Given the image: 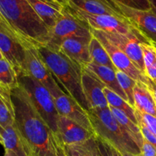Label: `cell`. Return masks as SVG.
<instances>
[{
    "mask_svg": "<svg viewBox=\"0 0 156 156\" xmlns=\"http://www.w3.org/2000/svg\"><path fill=\"white\" fill-rule=\"evenodd\" d=\"M15 127L27 156H57L55 136L21 86L12 90Z\"/></svg>",
    "mask_w": 156,
    "mask_h": 156,
    "instance_id": "obj_1",
    "label": "cell"
},
{
    "mask_svg": "<svg viewBox=\"0 0 156 156\" xmlns=\"http://www.w3.org/2000/svg\"><path fill=\"white\" fill-rule=\"evenodd\" d=\"M0 15L24 48H40L50 41V30L27 0H0Z\"/></svg>",
    "mask_w": 156,
    "mask_h": 156,
    "instance_id": "obj_2",
    "label": "cell"
},
{
    "mask_svg": "<svg viewBox=\"0 0 156 156\" xmlns=\"http://www.w3.org/2000/svg\"><path fill=\"white\" fill-rule=\"evenodd\" d=\"M37 50L62 91L73 97L85 111H89V105L82 90V70L60 52L47 46Z\"/></svg>",
    "mask_w": 156,
    "mask_h": 156,
    "instance_id": "obj_3",
    "label": "cell"
},
{
    "mask_svg": "<svg viewBox=\"0 0 156 156\" xmlns=\"http://www.w3.org/2000/svg\"><path fill=\"white\" fill-rule=\"evenodd\" d=\"M86 112L97 136L108 142L122 154H141V149L116 120L109 107Z\"/></svg>",
    "mask_w": 156,
    "mask_h": 156,
    "instance_id": "obj_4",
    "label": "cell"
},
{
    "mask_svg": "<svg viewBox=\"0 0 156 156\" xmlns=\"http://www.w3.org/2000/svg\"><path fill=\"white\" fill-rule=\"evenodd\" d=\"M18 82L56 137L58 133V121L60 115L56 109L51 93L45 86L29 75L18 76Z\"/></svg>",
    "mask_w": 156,
    "mask_h": 156,
    "instance_id": "obj_5",
    "label": "cell"
},
{
    "mask_svg": "<svg viewBox=\"0 0 156 156\" xmlns=\"http://www.w3.org/2000/svg\"><path fill=\"white\" fill-rule=\"evenodd\" d=\"M92 37L90 26L76 16L69 5H66L63 7L62 17L50 30V41L47 46L57 50L66 39L79 37L91 40Z\"/></svg>",
    "mask_w": 156,
    "mask_h": 156,
    "instance_id": "obj_6",
    "label": "cell"
},
{
    "mask_svg": "<svg viewBox=\"0 0 156 156\" xmlns=\"http://www.w3.org/2000/svg\"><path fill=\"white\" fill-rule=\"evenodd\" d=\"M102 32L114 45L122 50L131 59L134 65L145 74V65L140 44L150 42L135 27L130 33L126 34Z\"/></svg>",
    "mask_w": 156,
    "mask_h": 156,
    "instance_id": "obj_7",
    "label": "cell"
},
{
    "mask_svg": "<svg viewBox=\"0 0 156 156\" xmlns=\"http://www.w3.org/2000/svg\"><path fill=\"white\" fill-rule=\"evenodd\" d=\"M0 50L18 76L26 74V49L15 37L0 15Z\"/></svg>",
    "mask_w": 156,
    "mask_h": 156,
    "instance_id": "obj_8",
    "label": "cell"
},
{
    "mask_svg": "<svg viewBox=\"0 0 156 156\" xmlns=\"http://www.w3.org/2000/svg\"><path fill=\"white\" fill-rule=\"evenodd\" d=\"M114 9L129 20L150 43H156V15L152 11H143L108 0Z\"/></svg>",
    "mask_w": 156,
    "mask_h": 156,
    "instance_id": "obj_9",
    "label": "cell"
},
{
    "mask_svg": "<svg viewBox=\"0 0 156 156\" xmlns=\"http://www.w3.org/2000/svg\"><path fill=\"white\" fill-rule=\"evenodd\" d=\"M69 5V4H68ZM73 13L83 20L91 29L102 30L105 32L118 34H129L134 27L126 18L109 15H93L69 5Z\"/></svg>",
    "mask_w": 156,
    "mask_h": 156,
    "instance_id": "obj_10",
    "label": "cell"
},
{
    "mask_svg": "<svg viewBox=\"0 0 156 156\" xmlns=\"http://www.w3.org/2000/svg\"><path fill=\"white\" fill-rule=\"evenodd\" d=\"M91 30L93 36L98 38L104 46V47L106 49L117 70L123 72L136 82H143L145 85H148L149 82V78L134 65L131 59L122 50L114 45L105 36L101 30H94L91 28Z\"/></svg>",
    "mask_w": 156,
    "mask_h": 156,
    "instance_id": "obj_11",
    "label": "cell"
},
{
    "mask_svg": "<svg viewBox=\"0 0 156 156\" xmlns=\"http://www.w3.org/2000/svg\"><path fill=\"white\" fill-rule=\"evenodd\" d=\"M29 75L45 86L55 97L63 92L47 64L41 58L37 48L26 50V74Z\"/></svg>",
    "mask_w": 156,
    "mask_h": 156,
    "instance_id": "obj_12",
    "label": "cell"
},
{
    "mask_svg": "<svg viewBox=\"0 0 156 156\" xmlns=\"http://www.w3.org/2000/svg\"><path fill=\"white\" fill-rule=\"evenodd\" d=\"M90 41L86 38H68L61 43L56 51L60 52L83 71L92 62L89 52Z\"/></svg>",
    "mask_w": 156,
    "mask_h": 156,
    "instance_id": "obj_13",
    "label": "cell"
},
{
    "mask_svg": "<svg viewBox=\"0 0 156 156\" xmlns=\"http://www.w3.org/2000/svg\"><path fill=\"white\" fill-rule=\"evenodd\" d=\"M95 136L94 132L88 130L67 117L60 116L58 121V133L55 140L56 144L60 146H69L86 141Z\"/></svg>",
    "mask_w": 156,
    "mask_h": 156,
    "instance_id": "obj_14",
    "label": "cell"
},
{
    "mask_svg": "<svg viewBox=\"0 0 156 156\" xmlns=\"http://www.w3.org/2000/svg\"><path fill=\"white\" fill-rule=\"evenodd\" d=\"M54 101L59 115L67 117L88 130L94 132L86 111L73 97L62 92L54 98Z\"/></svg>",
    "mask_w": 156,
    "mask_h": 156,
    "instance_id": "obj_15",
    "label": "cell"
},
{
    "mask_svg": "<svg viewBox=\"0 0 156 156\" xmlns=\"http://www.w3.org/2000/svg\"><path fill=\"white\" fill-rule=\"evenodd\" d=\"M82 85L90 110L103 109L109 107L104 92L105 85L92 72L87 69L82 71Z\"/></svg>",
    "mask_w": 156,
    "mask_h": 156,
    "instance_id": "obj_16",
    "label": "cell"
},
{
    "mask_svg": "<svg viewBox=\"0 0 156 156\" xmlns=\"http://www.w3.org/2000/svg\"><path fill=\"white\" fill-rule=\"evenodd\" d=\"M39 18L51 30L62 15L64 6L47 0H27Z\"/></svg>",
    "mask_w": 156,
    "mask_h": 156,
    "instance_id": "obj_17",
    "label": "cell"
},
{
    "mask_svg": "<svg viewBox=\"0 0 156 156\" xmlns=\"http://www.w3.org/2000/svg\"><path fill=\"white\" fill-rule=\"evenodd\" d=\"M86 69L92 72L100 79L101 82L105 85L106 88H109L110 90L114 91V93L118 94L120 97L128 102L127 97L117 80L115 70L108 66L98 65L93 62H91Z\"/></svg>",
    "mask_w": 156,
    "mask_h": 156,
    "instance_id": "obj_18",
    "label": "cell"
},
{
    "mask_svg": "<svg viewBox=\"0 0 156 156\" xmlns=\"http://www.w3.org/2000/svg\"><path fill=\"white\" fill-rule=\"evenodd\" d=\"M133 97L136 110L156 117V102L147 85L137 82L134 88Z\"/></svg>",
    "mask_w": 156,
    "mask_h": 156,
    "instance_id": "obj_19",
    "label": "cell"
},
{
    "mask_svg": "<svg viewBox=\"0 0 156 156\" xmlns=\"http://www.w3.org/2000/svg\"><path fill=\"white\" fill-rule=\"evenodd\" d=\"M69 5L93 15H109L125 18L112 7L108 0H69Z\"/></svg>",
    "mask_w": 156,
    "mask_h": 156,
    "instance_id": "obj_20",
    "label": "cell"
},
{
    "mask_svg": "<svg viewBox=\"0 0 156 156\" xmlns=\"http://www.w3.org/2000/svg\"><path fill=\"white\" fill-rule=\"evenodd\" d=\"M0 137L5 150L12 151L18 156H27L21 136L15 124L5 128L0 126Z\"/></svg>",
    "mask_w": 156,
    "mask_h": 156,
    "instance_id": "obj_21",
    "label": "cell"
},
{
    "mask_svg": "<svg viewBox=\"0 0 156 156\" xmlns=\"http://www.w3.org/2000/svg\"><path fill=\"white\" fill-rule=\"evenodd\" d=\"M15 123L12 91L0 85V126L7 127Z\"/></svg>",
    "mask_w": 156,
    "mask_h": 156,
    "instance_id": "obj_22",
    "label": "cell"
},
{
    "mask_svg": "<svg viewBox=\"0 0 156 156\" xmlns=\"http://www.w3.org/2000/svg\"><path fill=\"white\" fill-rule=\"evenodd\" d=\"M96 137L93 136L82 143L62 146L67 156H101Z\"/></svg>",
    "mask_w": 156,
    "mask_h": 156,
    "instance_id": "obj_23",
    "label": "cell"
},
{
    "mask_svg": "<svg viewBox=\"0 0 156 156\" xmlns=\"http://www.w3.org/2000/svg\"><path fill=\"white\" fill-rule=\"evenodd\" d=\"M109 108L111 112H112L113 115L116 118V120L118 121V123L121 125L122 127L127 132V133L130 136L131 138L135 141V143L141 149L144 139H143L141 130H140L138 125L133 123L120 110L117 109L115 108H113L111 106H109Z\"/></svg>",
    "mask_w": 156,
    "mask_h": 156,
    "instance_id": "obj_24",
    "label": "cell"
},
{
    "mask_svg": "<svg viewBox=\"0 0 156 156\" xmlns=\"http://www.w3.org/2000/svg\"><path fill=\"white\" fill-rule=\"evenodd\" d=\"M89 52L91 61L93 62L98 64V65L108 66L117 71V69L113 64L106 49L104 47L99 40L94 36H93L90 41Z\"/></svg>",
    "mask_w": 156,
    "mask_h": 156,
    "instance_id": "obj_25",
    "label": "cell"
},
{
    "mask_svg": "<svg viewBox=\"0 0 156 156\" xmlns=\"http://www.w3.org/2000/svg\"><path fill=\"white\" fill-rule=\"evenodd\" d=\"M104 92H105V97H106L109 106L120 110L133 123L138 125V121H137L136 117V110L133 107L131 106L127 101L120 97L118 94H117L106 87L104 88Z\"/></svg>",
    "mask_w": 156,
    "mask_h": 156,
    "instance_id": "obj_26",
    "label": "cell"
},
{
    "mask_svg": "<svg viewBox=\"0 0 156 156\" xmlns=\"http://www.w3.org/2000/svg\"><path fill=\"white\" fill-rule=\"evenodd\" d=\"M0 85L10 91L19 85L16 71L5 59L0 60Z\"/></svg>",
    "mask_w": 156,
    "mask_h": 156,
    "instance_id": "obj_27",
    "label": "cell"
},
{
    "mask_svg": "<svg viewBox=\"0 0 156 156\" xmlns=\"http://www.w3.org/2000/svg\"><path fill=\"white\" fill-rule=\"evenodd\" d=\"M116 75H117V80H118L120 87L127 97L128 103L134 108L133 91L137 82L133 79L131 77H129V76H127L126 73L120 71V70L116 71Z\"/></svg>",
    "mask_w": 156,
    "mask_h": 156,
    "instance_id": "obj_28",
    "label": "cell"
},
{
    "mask_svg": "<svg viewBox=\"0 0 156 156\" xmlns=\"http://www.w3.org/2000/svg\"><path fill=\"white\" fill-rule=\"evenodd\" d=\"M143 52V61H144L145 70L150 66L156 60V50L151 43H141L140 44Z\"/></svg>",
    "mask_w": 156,
    "mask_h": 156,
    "instance_id": "obj_29",
    "label": "cell"
},
{
    "mask_svg": "<svg viewBox=\"0 0 156 156\" xmlns=\"http://www.w3.org/2000/svg\"><path fill=\"white\" fill-rule=\"evenodd\" d=\"M96 140L101 156H123L118 149L101 137L97 136Z\"/></svg>",
    "mask_w": 156,
    "mask_h": 156,
    "instance_id": "obj_30",
    "label": "cell"
},
{
    "mask_svg": "<svg viewBox=\"0 0 156 156\" xmlns=\"http://www.w3.org/2000/svg\"><path fill=\"white\" fill-rule=\"evenodd\" d=\"M136 117L137 121H138V126L140 127V130H141L143 139H145L146 141L149 142V143H151L152 146H154L156 148V136L146 126V123L143 122L140 114H139L138 111H136Z\"/></svg>",
    "mask_w": 156,
    "mask_h": 156,
    "instance_id": "obj_31",
    "label": "cell"
},
{
    "mask_svg": "<svg viewBox=\"0 0 156 156\" xmlns=\"http://www.w3.org/2000/svg\"><path fill=\"white\" fill-rule=\"evenodd\" d=\"M116 2L128 6L133 9L143 11H150L151 7L149 0H113Z\"/></svg>",
    "mask_w": 156,
    "mask_h": 156,
    "instance_id": "obj_32",
    "label": "cell"
},
{
    "mask_svg": "<svg viewBox=\"0 0 156 156\" xmlns=\"http://www.w3.org/2000/svg\"><path fill=\"white\" fill-rule=\"evenodd\" d=\"M138 112L140 114V117H141L142 120H143V122L146 123V126L156 136V117H154V116L150 115V114H143V113L140 112V111H138Z\"/></svg>",
    "mask_w": 156,
    "mask_h": 156,
    "instance_id": "obj_33",
    "label": "cell"
},
{
    "mask_svg": "<svg viewBox=\"0 0 156 156\" xmlns=\"http://www.w3.org/2000/svg\"><path fill=\"white\" fill-rule=\"evenodd\" d=\"M141 154L143 156H156V148L144 139L141 148Z\"/></svg>",
    "mask_w": 156,
    "mask_h": 156,
    "instance_id": "obj_34",
    "label": "cell"
},
{
    "mask_svg": "<svg viewBox=\"0 0 156 156\" xmlns=\"http://www.w3.org/2000/svg\"><path fill=\"white\" fill-rule=\"evenodd\" d=\"M145 74L152 82L156 83V60L152 65H151L150 66L146 69V70H145Z\"/></svg>",
    "mask_w": 156,
    "mask_h": 156,
    "instance_id": "obj_35",
    "label": "cell"
},
{
    "mask_svg": "<svg viewBox=\"0 0 156 156\" xmlns=\"http://www.w3.org/2000/svg\"><path fill=\"white\" fill-rule=\"evenodd\" d=\"M147 87L149 88V91H151V93H152V96H153L154 99H155L156 102V83H155L154 82H152V81L149 79V84H148Z\"/></svg>",
    "mask_w": 156,
    "mask_h": 156,
    "instance_id": "obj_36",
    "label": "cell"
},
{
    "mask_svg": "<svg viewBox=\"0 0 156 156\" xmlns=\"http://www.w3.org/2000/svg\"><path fill=\"white\" fill-rule=\"evenodd\" d=\"M56 154L57 156H67L63 148L58 144H56Z\"/></svg>",
    "mask_w": 156,
    "mask_h": 156,
    "instance_id": "obj_37",
    "label": "cell"
},
{
    "mask_svg": "<svg viewBox=\"0 0 156 156\" xmlns=\"http://www.w3.org/2000/svg\"><path fill=\"white\" fill-rule=\"evenodd\" d=\"M47 1L53 3H56V4H59L62 6H65L69 4V0H47Z\"/></svg>",
    "mask_w": 156,
    "mask_h": 156,
    "instance_id": "obj_38",
    "label": "cell"
},
{
    "mask_svg": "<svg viewBox=\"0 0 156 156\" xmlns=\"http://www.w3.org/2000/svg\"><path fill=\"white\" fill-rule=\"evenodd\" d=\"M149 2L150 4L151 11L156 15V0H149Z\"/></svg>",
    "mask_w": 156,
    "mask_h": 156,
    "instance_id": "obj_39",
    "label": "cell"
},
{
    "mask_svg": "<svg viewBox=\"0 0 156 156\" xmlns=\"http://www.w3.org/2000/svg\"><path fill=\"white\" fill-rule=\"evenodd\" d=\"M4 156H18V155H17L16 154L14 153L13 152H12V151L5 150Z\"/></svg>",
    "mask_w": 156,
    "mask_h": 156,
    "instance_id": "obj_40",
    "label": "cell"
},
{
    "mask_svg": "<svg viewBox=\"0 0 156 156\" xmlns=\"http://www.w3.org/2000/svg\"><path fill=\"white\" fill-rule=\"evenodd\" d=\"M123 156H143L142 154H140V155H133V154H129V153H125L123 154Z\"/></svg>",
    "mask_w": 156,
    "mask_h": 156,
    "instance_id": "obj_41",
    "label": "cell"
},
{
    "mask_svg": "<svg viewBox=\"0 0 156 156\" xmlns=\"http://www.w3.org/2000/svg\"><path fill=\"white\" fill-rule=\"evenodd\" d=\"M4 59V57H3L2 53L1 50H0V60H1V59Z\"/></svg>",
    "mask_w": 156,
    "mask_h": 156,
    "instance_id": "obj_42",
    "label": "cell"
},
{
    "mask_svg": "<svg viewBox=\"0 0 156 156\" xmlns=\"http://www.w3.org/2000/svg\"><path fill=\"white\" fill-rule=\"evenodd\" d=\"M152 44L154 46V47H155L156 50V43H152Z\"/></svg>",
    "mask_w": 156,
    "mask_h": 156,
    "instance_id": "obj_43",
    "label": "cell"
},
{
    "mask_svg": "<svg viewBox=\"0 0 156 156\" xmlns=\"http://www.w3.org/2000/svg\"><path fill=\"white\" fill-rule=\"evenodd\" d=\"M0 144L2 145V139H1V137H0Z\"/></svg>",
    "mask_w": 156,
    "mask_h": 156,
    "instance_id": "obj_44",
    "label": "cell"
}]
</instances>
